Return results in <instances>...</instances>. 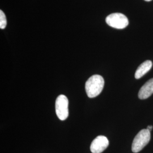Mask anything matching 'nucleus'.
Instances as JSON below:
<instances>
[{"mask_svg": "<svg viewBox=\"0 0 153 153\" xmlns=\"http://www.w3.org/2000/svg\"><path fill=\"white\" fill-rule=\"evenodd\" d=\"M104 85L103 78L100 75L95 74L88 78L85 84V90L88 97L95 98L102 91Z\"/></svg>", "mask_w": 153, "mask_h": 153, "instance_id": "nucleus-1", "label": "nucleus"}, {"mask_svg": "<svg viewBox=\"0 0 153 153\" xmlns=\"http://www.w3.org/2000/svg\"><path fill=\"white\" fill-rule=\"evenodd\" d=\"M150 131L147 129H142L134 137L131 145V150L133 153H138L145 148L150 140Z\"/></svg>", "mask_w": 153, "mask_h": 153, "instance_id": "nucleus-2", "label": "nucleus"}, {"mask_svg": "<svg viewBox=\"0 0 153 153\" xmlns=\"http://www.w3.org/2000/svg\"><path fill=\"white\" fill-rule=\"evenodd\" d=\"M69 100L64 95H59L56 100V113L61 120H65L69 116Z\"/></svg>", "mask_w": 153, "mask_h": 153, "instance_id": "nucleus-3", "label": "nucleus"}, {"mask_svg": "<svg viewBox=\"0 0 153 153\" xmlns=\"http://www.w3.org/2000/svg\"><path fill=\"white\" fill-rule=\"evenodd\" d=\"M106 23L112 27L117 29H123L129 24L127 17L121 13H112L107 16L105 19Z\"/></svg>", "mask_w": 153, "mask_h": 153, "instance_id": "nucleus-4", "label": "nucleus"}, {"mask_svg": "<svg viewBox=\"0 0 153 153\" xmlns=\"http://www.w3.org/2000/svg\"><path fill=\"white\" fill-rule=\"evenodd\" d=\"M108 145L109 141L107 137L99 136L93 140L90 146V150L92 153H102Z\"/></svg>", "mask_w": 153, "mask_h": 153, "instance_id": "nucleus-5", "label": "nucleus"}, {"mask_svg": "<svg viewBox=\"0 0 153 153\" xmlns=\"http://www.w3.org/2000/svg\"><path fill=\"white\" fill-rule=\"evenodd\" d=\"M153 94V78L149 80L143 85L138 92V98L146 99Z\"/></svg>", "mask_w": 153, "mask_h": 153, "instance_id": "nucleus-6", "label": "nucleus"}, {"mask_svg": "<svg viewBox=\"0 0 153 153\" xmlns=\"http://www.w3.org/2000/svg\"><path fill=\"white\" fill-rule=\"evenodd\" d=\"M153 66L152 61H145L139 66L135 73V78L140 79L149 71Z\"/></svg>", "mask_w": 153, "mask_h": 153, "instance_id": "nucleus-7", "label": "nucleus"}, {"mask_svg": "<svg viewBox=\"0 0 153 153\" xmlns=\"http://www.w3.org/2000/svg\"><path fill=\"white\" fill-rule=\"evenodd\" d=\"M7 25L6 17L4 13L2 10H0V28L4 29Z\"/></svg>", "mask_w": 153, "mask_h": 153, "instance_id": "nucleus-8", "label": "nucleus"}, {"mask_svg": "<svg viewBox=\"0 0 153 153\" xmlns=\"http://www.w3.org/2000/svg\"><path fill=\"white\" fill-rule=\"evenodd\" d=\"M153 126H149L147 127V129H148L149 131H151L153 129Z\"/></svg>", "mask_w": 153, "mask_h": 153, "instance_id": "nucleus-9", "label": "nucleus"}, {"mask_svg": "<svg viewBox=\"0 0 153 153\" xmlns=\"http://www.w3.org/2000/svg\"><path fill=\"white\" fill-rule=\"evenodd\" d=\"M145 1H151L152 0H145Z\"/></svg>", "mask_w": 153, "mask_h": 153, "instance_id": "nucleus-10", "label": "nucleus"}]
</instances>
